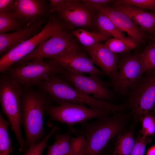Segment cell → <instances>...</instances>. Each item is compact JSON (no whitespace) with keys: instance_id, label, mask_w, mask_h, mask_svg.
Returning <instances> with one entry per match:
<instances>
[{"instance_id":"obj_3","label":"cell","mask_w":155,"mask_h":155,"mask_svg":"<svg viewBox=\"0 0 155 155\" xmlns=\"http://www.w3.org/2000/svg\"><path fill=\"white\" fill-rule=\"evenodd\" d=\"M36 85L59 104L65 102L86 104L92 108L112 114L124 111V104H117L109 101L97 99L78 90L63 79L59 75H54Z\"/></svg>"},{"instance_id":"obj_4","label":"cell","mask_w":155,"mask_h":155,"mask_svg":"<svg viewBox=\"0 0 155 155\" xmlns=\"http://www.w3.org/2000/svg\"><path fill=\"white\" fill-rule=\"evenodd\" d=\"M0 79V102L2 111L6 116L20 146L19 150L25 151L26 142L22 136V113L20 100L23 87L3 73Z\"/></svg>"},{"instance_id":"obj_22","label":"cell","mask_w":155,"mask_h":155,"mask_svg":"<svg viewBox=\"0 0 155 155\" xmlns=\"http://www.w3.org/2000/svg\"><path fill=\"white\" fill-rule=\"evenodd\" d=\"M104 44L116 53H127L135 49L138 45L137 42L129 36L110 38Z\"/></svg>"},{"instance_id":"obj_19","label":"cell","mask_w":155,"mask_h":155,"mask_svg":"<svg viewBox=\"0 0 155 155\" xmlns=\"http://www.w3.org/2000/svg\"><path fill=\"white\" fill-rule=\"evenodd\" d=\"M74 128H68L64 133H61L60 129L53 135L54 143L49 146L46 155H73L71 143V135L74 134Z\"/></svg>"},{"instance_id":"obj_10","label":"cell","mask_w":155,"mask_h":155,"mask_svg":"<svg viewBox=\"0 0 155 155\" xmlns=\"http://www.w3.org/2000/svg\"><path fill=\"white\" fill-rule=\"evenodd\" d=\"M59 75L81 92L88 95L92 94L94 98L112 102L113 93L100 76H86L82 73L65 69Z\"/></svg>"},{"instance_id":"obj_23","label":"cell","mask_w":155,"mask_h":155,"mask_svg":"<svg viewBox=\"0 0 155 155\" xmlns=\"http://www.w3.org/2000/svg\"><path fill=\"white\" fill-rule=\"evenodd\" d=\"M96 25L100 31L114 38H123L124 34L116 26L109 18L104 13L98 11L95 20Z\"/></svg>"},{"instance_id":"obj_29","label":"cell","mask_w":155,"mask_h":155,"mask_svg":"<svg viewBox=\"0 0 155 155\" xmlns=\"http://www.w3.org/2000/svg\"><path fill=\"white\" fill-rule=\"evenodd\" d=\"M127 5L144 10H150L155 12V0H118L115 1L114 6Z\"/></svg>"},{"instance_id":"obj_8","label":"cell","mask_w":155,"mask_h":155,"mask_svg":"<svg viewBox=\"0 0 155 155\" xmlns=\"http://www.w3.org/2000/svg\"><path fill=\"white\" fill-rule=\"evenodd\" d=\"M62 29L55 18L51 16L39 33L2 55L0 59V72L4 73L12 65L27 55L42 42Z\"/></svg>"},{"instance_id":"obj_6","label":"cell","mask_w":155,"mask_h":155,"mask_svg":"<svg viewBox=\"0 0 155 155\" xmlns=\"http://www.w3.org/2000/svg\"><path fill=\"white\" fill-rule=\"evenodd\" d=\"M46 113L49 116L47 125L50 127L55 121L65 124L69 128L92 119L113 114L88 107L85 104L69 102L61 103L56 106L50 105L47 107Z\"/></svg>"},{"instance_id":"obj_18","label":"cell","mask_w":155,"mask_h":155,"mask_svg":"<svg viewBox=\"0 0 155 155\" xmlns=\"http://www.w3.org/2000/svg\"><path fill=\"white\" fill-rule=\"evenodd\" d=\"M113 8L128 16L142 30L153 34L155 33V12L147 11L127 5L114 6Z\"/></svg>"},{"instance_id":"obj_31","label":"cell","mask_w":155,"mask_h":155,"mask_svg":"<svg viewBox=\"0 0 155 155\" xmlns=\"http://www.w3.org/2000/svg\"><path fill=\"white\" fill-rule=\"evenodd\" d=\"M85 5L90 9L94 10L97 7H102L107 6V5L113 1L111 0H82Z\"/></svg>"},{"instance_id":"obj_36","label":"cell","mask_w":155,"mask_h":155,"mask_svg":"<svg viewBox=\"0 0 155 155\" xmlns=\"http://www.w3.org/2000/svg\"><path fill=\"white\" fill-rule=\"evenodd\" d=\"M153 42L155 43V33L153 34Z\"/></svg>"},{"instance_id":"obj_21","label":"cell","mask_w":155,"mask_h":155,"mask_svg":"<svg viewBox=\"0 0 155 155\" xmlns=\"http://www.w3.org/2000/svg\"><path fill=\"white\" fill-rule=\"evenodd\" d=\"M72 34L86 47H89L102 41L108 40L111 36L101 31H89L82 28L73 31Z\"/></svg>"},{"instance_id":"obj_2","label":"cell","mask_w":155,"mask_h":155,"mask_svg":"<svg viewBox=\"0 0 155 155\" xmlns=\"http://www.w3.org/2000/svg\"><path fill=\"white\" fill-rule=\"evenodd\" d=\"M42 91L23 87L20 98L22 124L24 128L26 151L31 145L40 142L46 135L44 117L47 107L53 102Z\"/></svg>"},{"instance_id":"obj_33","label":"cell","mask_w":155,"mask_h":155,"mask_svg":"<svg viewBox=\"0 0 155 155\" xmlns=\"http://www.w3.org/2000/svg\"><path fill=\"white\" fill-rule=\"evenodd\" d=\"M15 0H0V12L13 11Z\"/></svg>"},{"instance_id":"obj_25","label":"cell","mask_w":155,"mask_h":155,"mask_svg":"<svg viewBox=\"0 0 155 155\" xmlns=\"http://www.w3.org/2000/svg\"><path fill=\"white\" fill-rule=\"evenodd\" d=\"M21 23L12 11L0 12V33L17 30L21 28Z\"/></svg>"},{"instance_id":"obj_27","label":"cell","mask_w":155,"mask_h":155,"mask_svg":"<svg viewBox=\"0 0 155 155\" xmlns=\"http://www.w3.org/2000/svg\"><path fill=\"white\" fill-rule=\"evenodd\" d=\"M60 129L57 125L52 127L49 133L39 142L30 146L25 152V155H42L44 149L47 147L48 141L51 137Z\"/></svg>"},{"instance_id":"obj_7","label":"cell","mask_w":155,"mask_h":155,"mask_svg":"<svg viewBox=\"0 0 155 155\" xmlns=\"http://www.w3.org/2000/svg\"><path fill=\"white\" fill-rule=\"evenodd\" d=\"M129 90L127 106L135 119L140 121L155 104V69L146 72Z\"/></svg>"},{"instance_id":"obj_15","label":"cell","mask_w":155,"mask_h":155,"mask_svg":"<svg viewBox=\"0 0 155 155\" xmlns=\"http://www.w3.org/2000/svg\"><path fill=\"white\" fill-rule=\"evenodd\" d=\"M94 10L106 15L120 30L126 32L138 44L144 40L145 35L143 30L124 13L107 5L96 7Z\"/></svg>"},{"instance_id":"obj_16","label":"cell","mask_w":155,"mask_h":155,"mask_svg":"<svg viewBox=\"0 0 155 155\" xmlns=\"http://www.w3.org/2000/svg\"><path fill=\"white\" fill-rule=\"evenodd\" d=\"M42 20L10 33L0 34V54L3 55L37 34L42 30Z\"/></svg>"},{"instance_id":"obj_26","label":"cell","mask_w":155,"mask_h":155,"mask_svg":"<svg viewBox=\"0 0 155 155\" xmlns=\"http://www.w3.org/2000/svg\"><path fill=\"white\" fill-rule=\"evenodd\" d=\"M140 57L145 73L155 69V43L153 42L147 46Z\"/></svg>"},{"instance_id":"obj_32","label":"cell","mask_w":155,"mask_h":155,"mask_svg":"<svg viewBox=\"0 0 155 155\" xmlns=\"http://www.w3.org/2000/svg\"><path fill=\"white\" fill-rule=\"evenodd\" d=\"M49 12H58L65 5L66 0H50Z\"/></svg>"},{"instance_id":"obj_24","label":"cell","mask_w":155,"mask_h":155,"mask_svg":"<svg viewBox=\"0 0 155 155\" xmlns=\"http://www.w3.org/2000/svg\"><path fill=\"white\" fill-rule=\"evenodd\" d=\"M8 121L0 113V155H9L13 151L12 142L9 137L8 128Z\"/></svg>"},{"instance_id":"obj_34","label":"cell","mask_w":155,"mask_h":155,"mask_svg":"<svg viewBox=\"0 0 155 155\" xmlns=\"http://www.w3.org/2000/svg\"><path fill=\"white\" fill-rule=\"evenodd\" d=\"M147 155H155V145L151 147L148 150Z\"/></svg>"},{"instance_id":"obj_9","label":"cell","mask_w":155,"mask_h":155,"mask_svg":"<svg viewBox=\"0 0 155 155\" xmlns=\"http://www.w3.org/2000/svg\"><path fill=\"white\" fill-rule=\"evenodd\" d=\"M77 50L78 46L72 36L61 29L49 39L41 42L31 53L13 66H19L35 59L52 58Z\"/></svg>"},{"instance_id":"obj_30","label":"cell","mask_w":155,"mask_h":155,"mask_svg":"<svg viewBox=\"0 0 155 155\" xmlns=\"http://www.w3.org/2000/svg\"><path fill=\"white\" fill-rule=\"evenodd\" d=\"M152 140L150 137H146L139 134L136 137L130 155H144L147 144Z\"/></svg>"},{"instance_id":"obj_13","label":"cell","mask_w":155,"mask_h":155,"mask_svg":"<svg viewBox=\"0 0 155 155\" xmlns=\"http://www.w3.org/2000/svg\"><path fill=\"white\" fill-rule=\"evenodd\" d=\"M52 59L57 62L64 69L90 75L103 76L105 74L94 65L91 59L78 50L63 54Z\"/></svg>"},{"instance_id":"obj_5","label":"cell","mask_w":155,"mask_h":155,"mask_svg":"<svg viewBox=\"0 0 155 155\" xmlns=\"http://www.w3.org/2000/svg\"><path fill=\"white\" fill-rule=\"evenodd\" d=\"M63 70L60 64L52 59L48 61L38 59L19 66H11L5 72L23 87L29 88L52 75H60Z\"/></svg>"},{"instance_id":"obj_12","label":"cell","mask_w":155,"mask_h":155,"mask_svg":"<svg viewBox=\"0 0 155 155\" xmlns=\"http://www.w3.org/2000/svg\"><path fill=\"white\" fill-rule=\"evenodd\" d=\"M94 64L99 67L107 75L113 85L115 83L118 75V57L104 44L99 43L86 47Z\"/></svg>"},{"instance_id":"obj_35","label":"cell","mask_w":155,"mask_h":155,"mask_svg":"<svg viewBox=\"0 0 155 155\" xmlns=\"http://www.w3.org/2000/svg\"><path fill=\"white\" fill-rule=\"evenodd\" d=\"M150 113L153 115L155 116V104H154Z\"/></svg>"},{"instance_id":"obj_11","label":"cell","mask_w":155,"mask_h":155,"mask_svg":"<svg viewBox=\"0 0 155 155\" xmlns=\"http://www.w3.org/2000/svg\"><path fill=\"white\" fill-rule=\"evenodd\" d=\"M140 55L126 56L118 61L117 78L113 86L121 94L127 93L145 73Z\"/></svg>"},{"instance_id":"obj_17","label":"cell","mask_w":155,"mask_h":155,"mask_svg":"<svg viewBox=\"0 0 155 155\" xmlns=\"http://www.w3.org/2000/svg\"><path fill=\"white\" fill-rule=\"evenodd\" d=\"M45 3V1L43 0H15L12 12L21 23L25 22L33 24L46 13L47 8Z\"/></svg>"},{"instance_id":"obj_28","label":"cell","mask_w":155,"mask_h":155,"mask_svg":"<svg viewBox=\"0 0 155 155\" xmlns=\"http://www.w3.org/2000/svg\"><path fill=\"white\" fill-rule=\"evenodd\" d=\"M142 128L139 134L146 137L155 135V116L150 113L144 115L140 120Z\"/></svg>"},{"instance_id":"obj_20","label":"cell","mask_w":155,"mask_h":155,"mask_svg":"<svg viewBox=\"0 0 155 155\" xmlns=\"http://www.w3.org/2000/svg\"><path fill=\"white\" fill-rule=\"evenodd\" d=\"M133 127L117 136L112 155H130L133 148L134 138Z\"/></svg>"},{"instance_id":"obj_14","label":"cell","mask_w":155,"mask_h":155,"mask_svg":"<svg viewBox=\"0 0 155 155\" xmlns=\"http://www.w3.org/2000/svg\"><path fill=\"white\" fill-rule=\"evenodd\" d=\"M91 10L82 1L66 0L58 12L65 22L76 27H87L92 24L93 18Z\"/></svg>"},{"instance_id":"obj_1","label":"cell","mask_w":155,"mask_h":155,"mask_svg":"<svg viewBox=\"0 0 155 155\" xmlns=\"http://www.w3.org/2000/svg\"><path fill=\"white\" fill-rule=\"evenodd\" d=\"M95 119L74 128L73 134L85 138L82 155H99L111 139L127 130L129 116L124 112Z\"/></svg>"}]
</instances>
